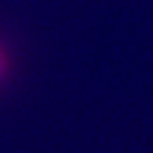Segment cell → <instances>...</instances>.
<instances>
[{
	"label": "cell",
	"mask_w": 153,
	"mask_h": 153,
	"mask_svg": "<svg viewBox=\"0 0 153 153\" xmlns=\"http://www.w3.org/2000/svg\"><path fill=\"white\" fill-rule=\"evenodd\" d=\"M2 50H4V48H2V45H0V52H2Z\"/></svg>",
	"instance_id": "obj_2"
},
{
	"label": "cell",
	"mask_w": 153,
	"mask_h": 153,
	"mask_svg": "<svg viewBox=\"0 0 153 153\" xmlns=\"http://www.w3.org/2000/svg\"><path fill=\"white\" fill-rule=\"evenodd\" d=\"M7 65H9V61H7V53L2 50V52H0V79L6 76V72H7Z\"/></svg>",
	"instance_id": "obj_1"
}]
</instances>
